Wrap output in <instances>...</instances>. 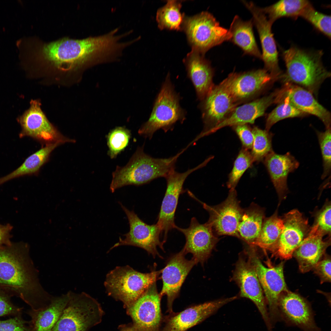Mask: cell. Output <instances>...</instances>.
I'll return each instance as SVG.
<instances>
[{"mask_svg": "<svg viewBox=\"0 0 331 331\" xmlns=\"http://www.w3.org/2000/svg\"><path fill=\"white\" fill-rule=\"evenodd\" d=\"M233 127L241 141L242 148L251 149L254 139L252 129L247 124L237 125Z\"/></svg>", "mask_w": 331, "mask_h": 331, "instance_id": "bcb514c9", "label": "cell"}, {"mask_svg": "<svg viewBox=\"0 0 331 331\" xmlns=\"http://www.w3.org/2000/svg\"><path fill=\"white\" fill-rule=\"evenodd\" d=\"M19 51L20 59L28 69L36 65L66 72L110 62L114 47L106 34L80 39L65 37L47 42L30 37L23 39Z\"/></svg>", "mask_w": 331, "mask_h": 331, "instance_id": "6da1fadb", "label": "cell"}, {"mask_svg": "<svg viewBox=\"0 0 331 331\" xmlns=\"http://www.w3.org/2000/svg\"><path fill=\"white\" fill-rule=\"evenodd\" d=\"M29 251V245L22 242L0 246V286L36 310L48 306L54 296L41 285Z\"/></svg>", "mask_w": 331, "mask_h": 331, "instance_id": "7a4b0ae2", "label": "cell"}, {"mask_svg": "<svg viewBox=\"0 0 331 331\" xmlns=\"http://www.w3.org/2000/svg\"><path fill=\"white\" fill-rule=\"evenodd\" d=\"M254 136L250 152L254 162H259L273 151L272 139L273 134L266 130L254 127L252 129Z\"/></svg>", "mask_w": 331, "mask_h": 331, "instance_id": "d590c367", "label": "cell"}, {"mask_svg": "<svg viewBox=\"0 0 331 331\" xmlns=\"http://www.w3.org/2000/svg\"><path fill=\"white\" fill-rule=\"evenodd\" d=\"M204 161L194 168L188 169L182 173L175 170L171 172L165 178L166 181V188L156 223L159 226L162 234H164L163 243L166 241L169 232L174 229L175 214L180 195L184 192L183 185L188 176L191 173L205 166Z\"/></svg>", "mask_w": 331, "mask_h": 331, "instance_id": "e0dca14e", "label": "cell"}, {"mask_svg": "<svg viewBox=\"0 0 331 331\" xmlns=\"http://www.w3.org/2000/svg\"><path fill=\"white\" fill-rule=\"evenodd\" d=\"M61 145L55 143L45 146L28 157L22 164L10 174L0 178V185L14 178L26 175L36 174L48 160L53 150Z\"/></svg>", "mask_w": 331, "mask_h": 331, "instance_id": "1f68e13d", "label": "cell"}, {"mask_svg": "<svg viewBox=\"0 0 331 331\" xmlns=\"http://www.w3.org/2000/svg\"><path fill=\"white\" fill-rule=\"evenodd\" d=\"M161 297L156 282L133 303L126 308L137 331H160L163 318L161 308Z\"/></svg>", "mask_w": 331, "mask_h": 331, "instance_id": "5bb4252c", "label": "cell"}, {"mask_svg": "<svg viewBox=\"0 0 331 331\" xmlns=\"http://www.w3.org/2000/svg\"><path fill=\"white\" fill-rule=\"evenodd\" d=\"M68 292L69 301L49 331H89L101 322L104 311L96 299L85 292Z\"/></svg>", "mask_w": 331, "mask_h": 331, "instance_id": "8992f818", "label": "cell"}, {"mask_svg": "<svg viewBox=\"0 0 331 331\" xmlns=\"http://www.w3.org/2000/svg\"><path fill=\"white\" fill-rule=\"evenodd\" d=\"M12 296L7 292L0 290V317L22 314L23 308L18 307L11 301Z\"/></svg>", "mask_w": 331, "mask_h": 331, "instance_id": "7bdbcfd3", "label": "cell"}, {"mask_svg": "<svg viewBox=\"0 0 331 331\" xmlns=\"http://www.w3.org/2000/svg\"><path fill=\"white\" fill-rule=\"evenodd\" d=\"M120 204L128 219L129 230L123 235L124 238H119V241L109 251L119 246L130 245L143 249L154 257L160 256L157 247L163 249V245L160 239L162 230L159 226L156 223L151 225L146 224L133 210H129L121 203Z\"/></svg>", "mask_w": 331, "mask_h": 331, "instance_id": "4fadbf2b", "label": "cell"}, {"mask_svg": "<svg viewBox=\"0 0 331 331\" xmlns=\"http://www.w3.org/2000/svg\"><path fill=\"white\" fill-rule=\"evenodd\" d=\"M306 115L287 103L280 102L268 115L266 121V130L269 131L274 124L281 120L302 117Z\"/></svg>", "mask_w": 331, "mask_h": 331, "instance_id": "ab89813d", "label": "cell"}, {"mask_svg": "<svg viewBox=\"0 0 331 331\" xmlns=\"http://www.w3.org/2000/svg\"><path fill=\"white\" fill-rule=\"evenodd\" d=\"M227 77L229 89L237 105L255 97L274 78L265 69L233 72Z\"/></svg>", "mask_w": 331, "mask_h": 331, "instance_id": "cb8c5ba5", "label": "cell"}, {"mask_svg": "<svg viewBox=\"0 0 331 331\" xmlns=\"http://www.w3.org/2000/svg\"><path fill=\"white\" fill-rule=\"evenodd\" d=\"M283 226L282 218L277 211L264 220L260 234L254 245L272 252L276 245Z\"/></svg>", "mask_w": 331, "mask_h": 331, "instance_id": "836d02e7", "label": "cell"}, {"mask_svg": "<svg viewBox=\"0 0 331 331\" xmlns=\"http://www.w3.org/2000/svg\"><path fill=\"white\" fill-rule=\"evenodd\" d=\"M174 229L184 235L186 243L182 250L186 254L191 253L196 264H203L208 258L219 241L207 222L200 224L194 217L192 218L188 228H183L176 225Z\"/></svg>", "mask_w": 331, "mask_h": 331, "instance_id": "44dd1931", "label": "cell"}, {"mask_svg": "<svg viewBox=\"0 0 331 331\" xmlns=\"http://www.w3.org/2000/svg\"><path fill=\"white\" fill-rule=\"evenodd\" d=\"M161 272L143 273L128 265L117 266L107 274L104 285L108 294L126 309L156 282Z\"/></svg>", "mask_w": 331, "mask_h": 331, "instance_id": "5b68a950", "label": "cell"}, {"mask_svg": "<svg viewBox=\"0 0 331 331\" xmlns=\"http://www.w3.org/2000/svg\"><path fill=\"white\" fill-rule=\"evenodd\" d=\"M283 226L273 250L272 255L284 260L291 258L295 249L307 236L311 228L306 219L298 210L293 209L282 218Z\"/></svg>", "mask_w": 331, "mask_h": 331, "instance_id": "ac0fdd59", "label": "cell"}, {"mask_svg": "<svg viewBox=\"0 0 331 331\" xmlns=\"http://www.w3.org/2000/svg\"><path fill=\"white\" fill-rule=\"evenodd\" d=\"M331 203L327 201L323 206L316 214L314 224L325 235L331 234Z\"/></svg>", "mask_w": 331, "mask_h": 331, "instance_id": "b9f144b4", "label": "cell"}, {"mask_svg": "<svg viewBox=\"0 0 331 331\" xmlns=\"http://www.w3.org/2000/svg\"><path fill=\"white\" fill-rule=\"evenodd\" d=\"M255 246H249L247 253L248 258L255 269L268 305V311L273 327L281 321L278 302L282 294L287 291L283 274L284 263L281 262L275 266L266 267L262 263L256 251Z\"/></svg>", "mask_w": 331, "mask_h": 331, "instance_id": "9c48e42d", "label": "cell"}, {"mask_svg": "<svg viewBox=\"0 0 331 331\" xmlns=\"http://www.w3.org/2000/svg\"><path fill=\"white\" fill-rule=\"evenodd\" d=\"M278 308L281 321L303 331H321L314 320L310 304L302 297L288 290L281 295Z\"/></svg>", "mask_w": 331, "mask_h": 331, "instance_id": "2e32d148", "label": "cell"}, {"mask_svg": "<svg viewBox=\"0 0 331 331\" xmlns=\"http://www.w3.org/2000/svg\"><path fill=\"white\" fill-rule=\"evenodd\" d=\"M237 298L234 296L217 299L191 306L180 312H173L163 318L165 325L161 331H186Z\"/></svg>", "mask_w": 331, "mask_h": 331, "instance_id": "ffe728a7", "label": "cell"}, {"mask_svg": "<svg viewBox=\"0 0 331 331\" xmlns=\"http://www.w3.org/2000/svg\"><path fill=\"white\" fill-rule=\"evenodd\" d=\"M181 6V1L169 0L165 6L158 10L156 20L160 29H181L185 17L180 12Z\"/></svg>", "mask_w": 331, "mask_h": 331, "instance_id": "e575fe53", "label": "cell"}, {"mask_svg": "<svg viewBox=\"0 0 331 331\" xmlns=\"http://www.w3.org/2000/svg\"><path fill=\"white\" fill-rule=\"evenodd\" d=\"M263 161L280 202L285 199L288 192V176L297 169L299 163L289 152L281 155L273 151Z\"/></svg>", "mask_w": 331, "mask_h": 331, "instance_id": "4316f807", "label": "cell"}, {"mask_svg": "<svg viewBox=\"0 0 331 331\" xmlns=\"http://www.w3.org/2000/svg\"><path fill=\"white\" fill-rule=\"evenodd\" d=\"M69 299L67 292L54 296L51 303L45 308L28 310L27 313L31 319L29 321L28 331H49L60 318Z\"/></svg>", "mask_w": 331, "mask_h": 331, "instance_id": "f1b7e54d", "label": "cell"}, {"mask_svg": "<svg viewBox=\"0 0 331 331\" xmlns=\"http://www.w3.org/2000/svg\"><path fill=\"white\" fill-rule=\"evenodd\" d=\"M310 3L306 0H281L272 5L261 8L269 21L273 24L283 17L297 18Z\"/></svg>", "mask_w": 331, "mask_h": 331, "instance_id": "d6a6232c", "label": "cell"}, {"mask_svg": "<svg viewBox=\"0 0 331 331\" xmlns=\"http://www.w3.org/2000/svg\"><path fill=\"white\" fill-rule=\"evenodd\" d=\"M323 257L312 269L319 277L321 283L331 282V257L326 254Z\"/></svg>", "mask_w": 331, "mask_h": 331, "instance_id": "f6af8a7d", "label": "cell"}, {"mask_svg": "<svg viewBox=\"0 0 331 331\" xmlns=\"http://www.w3.org/2000/svg\"><path fill=\"white\" fill-rule=\"evenodd\" d=\"M202 101L200 106L204 128L194 142L208 135L209 131L226 119L238 105L229 89L228 77L214 86Z\"/></svg>", "mask_w": 331, "mask_h": 331, "instance_id": "30bf717a", "label": "cell"}, {"mask_svg": "<svg viewBox=\"0 0 331 331\" xmlns=\"http://www.w3.org/2000/svg\"><path fill=\"white\" fill-rule=\"evenodd\" d=\"M316 133L321 150L323 160V171L322 179L328 176L331 170V128L324 132L317 131Z\"/></svg>", "mask_w": 331, "mask_h": 331, "instance_id": "60d3db41", "label": "cell"}, {"mask_svg": "<svg viewBox=\"0 0 331 331\" xmlns=\"http://www.w3.org/2000/svg\"><path fill=\"white\" fill-rule=\"evenodd\" d=\"M324 236L317 226L314 224L307 236L294 251L293 256L296 259L302 272L312 270L325 254L330 245V238L324 240Z\"/></svg>", "mask_w": 331, "mask_h": 331, "instance_id": "d4e9b609", "label": "cell"}, {"mask_svg": "<svg viewBox=\"0 0 331 331\" xmlns=\"http://www.w3.org/2000/svg\"><path fill=\"white\" fill-rule=\"evenodd\" d=\"M282 102L289 104L306 114L317 116L323 122L326 129L330 127V113L318 102L312 93L305 89L287 83L276 92L275 103Z\"/></svg>", "mask_w": 331, "mask_h": 331, "instance_id": "603a6c76", "label": "cell"}, {"mask_svg": "<svg viewBox=\"0 0 331 331\" xmlns=\"http://www.w3.org/2000/svg\"><path fill=\"white\" fill-rule=\"evenodd\" d=\"M321 50L303 49L295 46L283 51L286 68L283 79L300 85L316 93L321 84L331 76L322 61Z\"/></svg>", "mask_w": 331, "mask_h": 331, "instance_id": "277c9868", "label": "cell"}, {"mask_svg": "<svg viewBox=\"0 0 331 331\" xmlns=\"http://www.w3.org/2000/svg\"><path fill=\"white\" fill-rule=\"evenodd\" d=\"M131 136L130 131L121 127H116L108 133L107 136L108 154L111 158H116L127 146Z\"/></svg>", "mask_w": 331, "mask_h": 331, "instance_id": "f35d334b", "label": "cell"}, {"mask_svg": "<svg viewBox=\"0 0 331 331\" xmlns=\"http://www.w3.org/2000/svg\"><path fill=\"white\" fill-rule=\"evenodd\" d=\"M119 329V331H137L132 323L121 325Z\"/></svg>", "mask_w": 331, "mask_h": 331, "instance_id": "c3c4849f", "label": "cell"}, {"mask_svg": "<svg viewBox=\"0 0 331 331\" xmlns=\"http://www.w3.org/2000/svg\"><path fill=\"white\" fill-rule=\"evenodd\" d=\"M29 321L25 320L22 314L9 319L0 320V331H28Z\"/></svg>", "mask_w": 331, "mask_h": 331, "instance_id": "ee69618b", "label": "cell"}, {"mask_svg": "<svg viewBox=\"0 0 331 331\" xmlns=\"http://www.w3.org/2000/svg\"><path fill=\"white\" fill-rule=\"evenodd\" d=\"M254 162L250 152L248 150L242 148L235 160L229 175L227 185L230 189H235L242 176Z\"/></svg>", "mask_w": 331, "mask_h": 331, "instance_id": "74e56055", "label": "cell"}, {"mask_svg": "<svg viewBox=\"0 0 331 331\" xmlns=\"http://www.w3.org/2000/svg\"><path fill=\"white\" fill-rule=\"evenodd\" d=\"M183 152L168 158H154L144 152L143 146L138 147L127 164L123 167L117 166L112 173L111 192L125 186L141 185L165 177L175 170L177 159Z\"/></svg>", "mask_w": 331, "mask_h": 331, "instance_id": "3957f363", "label": "cell"}, {"mask_svg": "<svg viewBox=\"0 0 331 331\" xmlns=\"http://www.w3.org/2000/svg\"><path fill=\"white\" fill-rule=\"evenodd\" d=\"M242 2L249 11L252 16L253 25L259 36L261 46V59L265 69L269 71L274 78L280 75L278 53L277 46L272 32V24L269 21L261 8L252 2L242 0Z\"/></svg>", "mask_w": 331, "mask_h": 331, "instance_id": "d6986e66", "label": "cell"}, {"mask_svg": "<svg viewBox=\"0 0 331 331\" xmlns=\"http://www.w3.org/2000/svg\"><path fill=\"white\" fill-rule=\"evenodd\" d=\"M180 99L168 74L156 99L150 118L139 129V134L150 139L159 129L166 132L172 130L177 121L182 123L186 113L180 106Z\"/></svg>", "mask_w": 331, "mask_h": 331, "instance_id": "52a82bcc", "label": "cell"}, {"mask_svg": "<svg viewBox=\"0 0 331 331\" xmlns=\"http://www.w3.org/2000/svg\"><path fill=\"white\" fill-rule=\"evenodd\" d=\"M182 249L173 256L165 267L161 270L163 286L159 294L162 297H167V312H173L172 305L178 296L181 287L188 274L196 264L192 258L188 260Z\"/></svg>", "mask_w": 331, "mask_h": 331, "instance_id": "7402d4cb", "label": "cell"}, {"mask_svg": "<svg viewBox=\"0 0 331 331\" xmlns=\"http://www.w3.org/2000/svg\"><path fill=\"white\" fill-rule=\"evenodd\" d=\"M300 17L310 23L319 32L330 39V15L318 11L310 2L304 9Z\"/></svg>", "mask_w": 331, "mask_h": 331, "instance_id": "8d00e7d4", "label": "cell"}, {"mask_svg": "<svg viewBox=\"0 0 331 331\" xmlns=\"http://www.w3.org/2000/svg\"><path fill=\"white\" fill-rule=\"evenodd\" d=\"M253 25L252 19L245 21L236 15L229 29L231 35L230 41L239 47L244 54L261 59V53L253 33Z\"/></svg>", "mask_w": 331, "mask_h": 331, "instance_id": "f546056e", "label": "cell"}, {"mask_svg": "<svg viewBox=\"0 0 331 331\" xmlns=\"http://www.w3.org/2000/svg\"><path fill=\"white\" fill-rule=\"evenodd\" d=\"M181 29L185 33L192 49L204 55L211 48L230 41L231 37L229 29L221 26L207 11L185 17Z\"/></svg>", "mask_w": 331, "mask_h": 331, "instance_id": "ba28073f", "label": "cell"}, {"mask_svg": "<svg viewBox=\"0 0 331 331\" xmlns=\"http://www.w3.org/2000/svg\"><path fill=\"white\" fill-rule=\"evenodd\" d=\"M233 279L240 289V296L248 298L257 307L268 331L273 328L271 324L266 301L255 268L250 260L240 256L233 273Z\"/></svg>", "mask_w": 331, "mask_h": 331, "instance_id": "9a60e30c", "label": "cell"}, {"mask_svg": "<svg viewBox=\"0 0 331 331\" xmlns=\"http://www.w3.org/2000/svg\"><path fill=\"white\" fill-rule=\"evenodd\" d=\"M30 103L29 109L17 118L21 128L20 137L29 136L46 145L75 142L63 135L50 122L42 110L39 101L32 100Z\"/></svg>", "mask_w": 331, "mask_h": 331, "instance_id": "7c38bea8", "label": "cell"}, {"mask_svg": "<svg viewBox=\"0 0 331 331\" xmlns=\"http://www.w3.org/2000/svg\"><path fill=\"white\" fill-rule=\"evenodd\" d=\"M183 62L197 96L202 101L214 86L213 82L214 70L210 62L205 59L204 54L193 49Z\"/></svg>", "mask_w": 331, "mask_h": 331, "instance_id": "484cf974", "label": "cell"}, {"mask_svg": "<svg viewBox=\"0 0 331 331\" xmlns=\"http://www.w3.org/2000/svg\"><path fill=\"white\" fill-rule=\"evenodd\" d=\"M13 226L10 223L2 225L0 223V246L10 245L12 242L11 239L12 237L10 232Z\"/></svg>", "mask_w": 331, "mask_h": 331, "instance_id": "7dc6e473", "label": "cell"}, {"mask_svg": "<svg viewBox=\"0 0 331 331\" xmlns=\"http://www.w3.org/2000/svg\"><path fill=\"white\" fill-rule=\"evenodd\" d=\"M264 218V210L255 204H252L247 208L244 209L238 229L241 239L245 241L249 245L254 246L261 232Z\"/></svg>", "mask_w": 331, "mask_h": 331, "instance_id": "4dcf8cb0", "label": "cell"}, {"mask_svg": "<svg viewBox=\"0 0 331 331\" xmlns=\"http://www.w3.org/2000/svg\"><path fill=\"white\" fill-rule=\"evenodd\" d=\"M275 92L236 107L228 117L212 129L208 135L222 128L253 124L257 118L263 116L268 108L275 103Z\"/></svg>", "mask_w": 331, "mask_h": 331, "instance_id": "83f0119b", "label": "cell"}, {"mask_svg": "<svg viewBox=\"0 0 331 331\" xmlns=\"http://www.w3.org/2000/svg\"><path fill=\"white\" fill-rule=\"evenodd\" d=\"M188 193L201 203L208 212L209 217L207 223L215 235L231 236L241 239L238 229L244 209L240 207L235 189H230L226 199L221 203L214 206L199 200L190 192Z\"/></svg>", "mask_w": 331, "mask_h": 331, "instance_id": "8fae6325", "label": "cell"}]
</instances>
